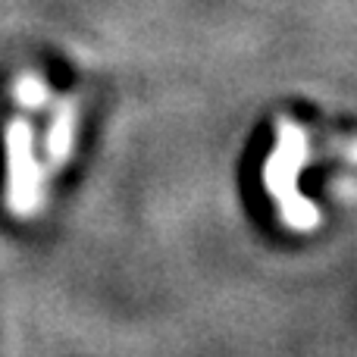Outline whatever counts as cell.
<instances>
[{
	"instance_id": "cell-1",
	"label": "cell",
	"mask_w": 357,
	"mask_h": 357,
	"mask_svg": "<svg viewBox=\"0 0 357 357\" xmlns=\"http://www.w3.org/2000/svg\"><path fill=\"white\" fill-rule=\"evenodd\" d=\"M307 160V135L298 129L295 123H279V144L273 151L270 163H266V188L276 197L279 210H282V220L291 229H314L317 226V210L310 207L304 197H298L295 191V178L298 169Z\"/></svg>"
},
{
	"instance_id": "cell-2",
	"label": "cell",
	"mask_w": 357,
	"mask_h": 357,
	"mask_svg": "<svg viewBox=\"0 0 357 357\" xmlns=\"http://www.w3.org/2000/svg\"><path fill=\"white\" fill-rule=\"evenodd\" d=\"M6 163H10L6 201L16 213H29L38 204V173L31 157V129L22 119L6 126Z\"/></svg>"
},
{
	"instance_id": "cell-3",
	"label": "cell",
	"mask_w": 357,
	"mask_h": 357,
	"mask_svg": "<svg viewBox=\"0 0 357 357\" xmlns=\"http://www.w3.org/2000/svg\"><path fill=\"white\" fill-rule=\"evenodd\" d=\"M73 107H66V110L60 113V126H54V132H50V154L56 157V160H63V157L69 154V142H73Z\"/></svg>"
},
{
	"instance_id": "cell-4",
	"label": "cell",
	"mask_w": 357,
	"mask_h": 357,
	"mask_svg": "<svg viewBox=\"0 0 357 357\" xmlns=\"http://www.w3.org/2000/svg\"><path fill=\"white\" fill-rule=\"evenodd\" d=\"M13 94H16V100H22L29 107H41L47 100V88H44V82L38 75H19Z\"/></svg>"
}]
</instances>
